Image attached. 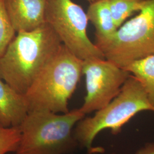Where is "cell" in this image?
<instances>
[{
  "label": "cell",
  "instance_id": "obj_9",
  "mask_svg": "<svg viewBox=\"0 0 154 154\" xmlns=\"http://www.w3.org/2000/svg\"><path fill=\"white\" fill-rule=\"evenodd\" d=\"M28 114L24 95L17 93L0 79V125L18 127Z\"/></svg>",
  "mask_w": 154,
  "mask_h": 154
},
{
  "label": "cell",
  "instance_id": "obj_16",
  "mask_svg": "<svg viewBox=\"0 0 154 154\" xmlns=\"http://www.w3.org/2000/svg\"><path fill=\"white\" fill-rule=\"evenodd\" d=\"M86 1H88V2L90 4V3H92V2H95V1H97L98 0H86Z\"/></svg>",
  "mask_w": 154,
  "mask_h": 154
},
{
  "label": "cell",
  "instance_id": "obj_11",
  "mask_svg": "<svg viewBox=\"0 0 154 154\" xmlns=\"http://www.w3.org/2000/svg\"><path fill=\"white\" fill-rule=\"evenodd\" d=\"M123 69L141 83L149 102L154 107V54L134 61Z\"/></svg>",
  "mask_w": 154,
  "mask_h": 154
},
{
  "label": "cell",
  "instance_id": "obj_13",
  "mask_svg": "<svg viewBox=\"0 0 154 154\" xmlns=\"http://www.w3.org/2000/svg\"><path fill=\"white\" fill-rule=\"evenodd\" d=\"M16 34L6 11L4 0H0V57L5 53Z\"/></svg>",
  "mask_w": 154,
  "mask_h": 154
},
{
  "label": "cell",
  "instance_id": "obj_6",
  "mask_svg": "<svg viewBox=\"0 0 154 154\" xmlns=\"http://www.w3.org/2000/svg\"><path fill=\"white\" fill-rule=\"evenodd\" d=\"M45 20L62 44L78 58L105 59L88 36V19L81 6L72 0H46Z\"/></svg>",
  "mask_w": 154,
  "mask_h": 154
},
{
  "label": "cell",
  "instance_id": "obj_4",
  "mask_svg": "<svg viewBox=\"0 0 154 154\" xmlns=\"http://www.w3.org/2000/svg\"><path fill=\"white\" fill-rule=\"evenodd\" d=\"M146 110L154 111V107L149 102L141 83L131 74L119 93L108 105L95 111L93 116L84 117L77 123L74 136L78 145L86 149L89 153L99 152L100 150L93 147L99 132L110 129L113 134H118L127 122Z\"/></svg>",
  "mask_w": 154,
  "mask_h": 154
},
{
  "label": "cell",
  "instance_id": "obj_12",
  "mask_svg": "<svg viewBox=\"0 0 154 154\" xmlns=\"http://www.w3.org/2000/svg\"><path fill=\"white\" fill-rule=\"evenodd\" d=\"M147 0H109L110 11L116 26L119 28L136 11H141Z\"/></svg>",
  "mask_w": 154,
  "mask_h": 154
},
{
  "label": "cell",
  "instance_id": "obj_2",
  "mask_svg": "<svg viewBox=\"0 0 154 154\" xmlns=\"http://www.w3.org/2000/svg\"><path fill=\"white\" fill-rule=\"evenodd\" d=\"M83 60L62 45L24 94L28 112H68L69 101L83 75Z\"/></svg>",
  "mask_w": 154,
  "mask_h": 154
},
{
  "label": "cell",
  "instance_id": "obj_14",
  "mask_svg": "<svg viewBox=\"0 0 154 154\" xmlns=\"http://www.w3.org/2000/svg\"><path fill=\"white\" fill-rule=\"evenodd\" d=\"M20 138L18 127H6L0 125V154L16 152Z\"/></svg>",
  "mask_w": 154,
  "mask_h": 154
},
{
  "label": "cell",
  "instance_id": "obj_15",
  "mask_svg": "<svg viewBox=\"0 0 154 154\" xmlns=\"http://www.w3.org/2000/svg\"><path fill=\"white\" fill-rule=\"evenodd\" d=\"M135 154H154V143H149L139 149Z\"/></svg>",
  "mask_w": 154,
  "mask_h": 154
},
{
  "label": "cell",
  "instance_id": "obj_3",
  "mask_svg": "<svg viewBox=\"0 0 154 154\" xmlns=\"http://www.w3.org/2000/svg\"><path fill=\"white\" fill-rule=\"evenodd\" d=\"M85 116L79 109L58 114L29 112L18 126L20 138L16 154H68L78 144L74 136L77 123Z\"/></svg>",
  "mask_w": 154,
  "mask_h": 154
},
{
  "label": "cell",
  "instance_id": "obj_7",
  "mask_svg": "<svg viewBox=\"0 0 154 154\" xmlns=\"http://www.w3.org/2000/svg\"><path fill=\"white\" fill-rule=\"evenodd\" d=\"M86 95L79 109L85 116L108 105L119 93L131 74L106 59L83 61Z\"/></svg>",
  "mask_w": 154,
  "mask_h": 154
},
{
  "label": "cell",
  "instance_id": "obj_5",
  "mask_svg": "<svg viewBox=\"0 0 154 154\" xmlns=\"http://www.w3.org/2000/svg\"><path fill=\"white\" fill-rule=\"evenodd\" d=\"M105 59L124 68L154 54V0L123 23L109 42L99 48Z\"/></svg>",
  "mask_w": 154,
  "mask_h": 154
},
{
  "label": "cell",
  "instance_id": "obj_1",
  "mask_svg": "<svg viewBox=\"0 0 154 154\" xmlns=\"http://www.w3.org/2000/svg\"><path fill=\"white\" fill-rule=\"evenodd\" d=\"M62 45L46 23L32 31L17 33L0 57V79L24 95Z\"/></svg>",
  "mask_w": 154,
  "mask_h": 154
},
{
  "label": "cell",
  "instance_id": "obj_10",
  "mask_svg": "<svg viewBox=\"0 0 154 154\" xmlns=\"http://www.w3.org/2000/svg\"><path fill=\"white\" fill-rule=\"evenodd\" d=\"M86 14L88 21L95 29V44L99 49L110 41L118 29L110 11L109 0H98L90 3Z\"/></svg>",
  "mask_w": 154,
  "mask_h": 154
},
{
  "label": "cell",
  "instance_id": "obj_8",
  "mask_svg": "<svg viewBox=\"0 0 154 154\" xmlns=\"http://www.w3.org/2000/svg\"><path fill=\"white\" fill-rule=\"evenodd\" d=\"M4 2L17 33L32 31L46 23V0H4Z\"/></svg>",
  "mask_w": 154,
  "mask_h": 154
}]
</instances>
